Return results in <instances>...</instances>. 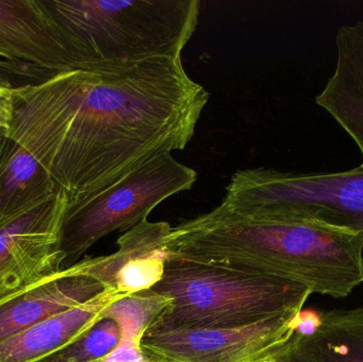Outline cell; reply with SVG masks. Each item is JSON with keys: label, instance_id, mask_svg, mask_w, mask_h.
<instances>
[{"label": "cell", "instance_id": "cell-1", "mask_svg": "<svg viewBox=\"0 0 363 362\" xmlns=\"http://www.w3.org/2000/svg\"><path fill=\"white\" fill-rule=\"evenodd\" d=\"M68 118L51 167L74 208L157 155L184 150L211 94L182 57L66 72Z\"/></svg>", "mask_w": 363, "mask_h": 362}, {"label": "cell", "instance_id": "cell-2", "mask_svg": "<svg viewBox=\"0 0 363 362\" xmlns=\"http://www.w3.org/2000/svg\"><path fill=\"white\" fill-rule=\"evenodd\" d=\"M174 259L269 274L345 298L363 283V233L233 212L220 204L166 238Z\"/></svg>", "mask_w": 363, "mask_h": 362}, {"label": "cell", "instance_id": "cell-3", "mask_svg": "<svg viewBox=\"0 0 363 362\" xmlns=\"http://www.w3.org/2000/svg\"><path fill=\"white\" fill-rule=\"evenodd\" d=\"M67 34L79 68L182 57L199 0H43Z\"/></svg>", "mask_w": 363, "mask_h": 362}, {"label": "cell", "instance_id": "cell-4", "mask_svg": "<svg viewBox=\"0 0 363 362\" xmlns=\"http://www.w3.org/2000/svg\"><path fill=\"white\" fill-rule=\"evenodd\" d=\"M151 290L170 304L148 331L247 327L302 312L313 295L286 278L174 257H168L163 278Z\"/></svg>", "mask_w": 363, "mask_h": 362}, {"label": "cell", "instance_id": "cell-5", "mask_svg": "<svg viewBox=\"0 0 363 362\" xmlns=\"http://www.w3.org/2000/svg\"><path fill=\"white\" fill-rule=\"evenodd\" d=\"M68 118L66 72L14 87L13 116L0 144V222L57 188L51 167Z\"/></svg>", "mask_w": 363, "mask_h": 362}, {"label": "cell", "instance_id": "cell-6", "mask_svg": "<svg viewBox=\"0 0 363 362\" xmlns=\"http://www.w3.org/2000/svg\"><path fill=\"white\" fill-rule=\"evenodd\" d=\"M221 204L240 214L309 221L363 233V170L356 167L335 174L238 170Z\"/></svg>", "mask_w": 363, "mask_h": 362}, {"label": "cell", "instance_id": "cell-7", "mask_svg": "<svg viewBox=\"0 0 363 362\" xmlns=\"http://www.w3.org/2000/svg\"><path fill=\"white\" fill-rule=\"evenodd\" d=\"M198 180L192 168L163 153L140 166L123 180L74 208H68L61 231L63 269L101 238L128 231L168 198L190 191Z\"/></svg>", "mask_w": 363, "mask_h": 362}, {"label": "cell", "instance_id": "cell-8", "mask_svg": "<svg viewBox=\"0 0 363 362\" xmlns=\"http://www.w3.org/2000/svg\"><path fill=\"white\" fill-rule=\"evenodd\" d=\"M301 312L236 329L148 331L140 346L151 362H271L296 333Z\"/></svg>", "mask_w": 363, "mask_h": 362}, {"label": "cell", "instance_id": "cell-9", "mask_svg": "<svg viewBox=\"0 0 363 362\" xmlns=\"http://www.w3.org/2000/svg\"><path fill=\"white\" fill-rule=\"evenodd\" d=\"M67 210V197L57 187L0 222V301L63 269L61 231Z\"/></svg>", "mask_w": 363, "mask_h": 362}, {"label": "cell", "instance_id": "cell-10", "mask_svg": "<svg viewBox=\"0 0 363 362\" xmlns=\"http://www.w3.org/2000/svg\"><path fill=\"white\" fill-rule=\"evenodd\" d=\"M0 57L49 78L80 70L67 34L43 0H0Z\"/></svg>", "mask_w": 363, "mask_h": 362}, {"label": "cell", "instance_id": "cell-11", "mask_svg": "<svg viewBox=\"0 0 363 362\" xmlns=\"http://www.w3.org/2000/svg\"><path fill=\"white\" fill-rule=\"evenodd\" d=\"M172 227L168 222L146 219L118 238L116 252L79 261V273L121 295L150 290L163 278L168 259L166 238Z\"/></svg>", "mask_w": 363, "mask_h": 362}, {"label": "cell", "instance_id": "cell-12", "mask_svg": "<svg viewBox=\"0 0 363 362\" xmlns=\"http://www.w3.org/2000/svg\"><path fill=\"white\" fill-rule=\"evenodd\" d=\"M104 290L99 282L79 273L76 264L59 270L0 301V341Z\"/></svg>", "mask_w": 363, "mask_h": 362}, {"label": "cell", "instance_id": "cell-13", "mask_svg": "<svg viewBox=\"0 0 363 362\" xmlns=\"http://www.w3.org/2000/svg\"><path fill=\"white\" fill-rule=\"evenodd\" d=\"M271 362H363V308L301 312L296 333Z\"/></svg>", "mask_w": 363, "mask_h": 362}, {"label": "cell", "instance_id": "cell-14", "mask_svg": "<svg viewBox=\"0 0 363 362\" xmlns=\"http://www.w3.org/2000/svg\"><path fill=\"white\" fill-rule=\"evenodd\" d=\"M335 42L334 74L315 101L353 138L363 170V21L339 28Z\"/></svg>", "mask_w": 363, "mask_h": 362}, {"label": "cell", "instance_id": "cell-15", "mask_svg": "<svg viewBox=\"0 0 363 362\" xmlns=\"http://www.w3.org/2000/svg\"><path fill=\"white\" fill-rule=\"evenodd\" d=\"M125 295L106 289L85 303L49 317L0 341V362H40L69 346L101 320V314Z\"/></svg>", "mask_w": 363, "mask_h": 362}, {"label": "cell", "instance_id": "cell-16", "mask_svg": "<svg viewBox=\"0 0 363 362\" xmlns=\"http://www.w3.org/2000/svg\"><path fill=\"white\" fill-rule=\"evenodd\" d=\"M169 304L168 298L150 289L116 300L102 312L100 319L114 321L121 329V339L140 342L155 319Z\"/></svg>", "mask_w": 363, "mask_h": 362}, {"label": "cell", "instance_id": "cell-17", "mask_svg": "<svg viewBox=\"0 0 363 362\" xmlns=\"http://www.w3.org/2000/svg\"><path fill=\"white\" fill-rule=\"evenodd\" d=\"M121 332L110 319H102L76 341L40 362H91L106 356L118 346Z\"/></svg>", "mask_w": 363, "mask_h": 362}, {"label": "cell", "instance_id": "cell-18", "mask_svg": "<svg viewBox=\"0 0 363 362\" xmlns=\"http://www.w3.org/2000/svg\"><path fill=\"white\" fill-rule=\"evenodd\" d=\"M91 362H151L143 352L140 341L121 339L115 350L101 358Z\"/></svg>", "mask_w": 363, "mask_h": 362}, {"label": "cell", "instance_id": "cell-19", "mask_svg": "<svg viewBox=\"0 0 363 362\" xmlns=\"http://www.w3.org/2000/svg\"><path fill=\"white\" fill-rule=\"evenodd\" d=\"M14 103V87L12 85L0 86V134L4 135L10 128Z\"/></svg>", "mask_w": 363, "mask_h": 362}, {"label": "cell", "instance_id": "cell-20", "mask_svg": "<svg viewBox=\"0 0 363 362\" xmlns=\"http://www.w3.org/2000/svg\"><path fill=\"white\" fill-rule=\"evenodd\" d=\"M10 81L8 79L4 78L2 74H0V86H4V85H10Z\"/></svg>", "mask_w": 363, "mask_h": 362}, {"label": "cell", "instance_id": "cell-21", "mask_svg": "<svg viewBox=\"0 0 363 362\" xmlns=\"http://www.w3.org/2000/svg\"><path fill=\"white\" fill-rule=\"evenodd\" d=\"M1 134H0V144H1Z\"/></svg>", "mask_w": 363, "mask_h": 362}]
</instances>
